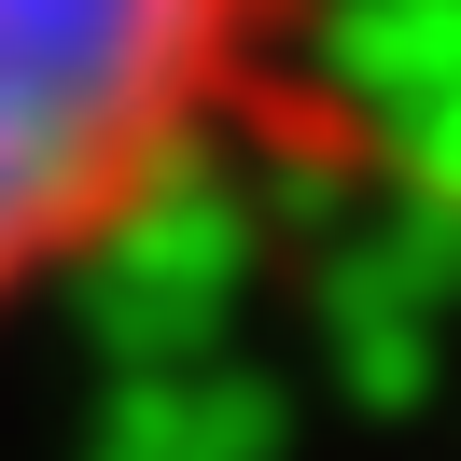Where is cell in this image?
Returning a JSON list of instances; mask_svg holds the SVG:
<instances>
[{
	"instance_id": "obj_1",
	"label": "cell",
	"mask_w": 461,
	"mask_h": 461,
	"mask_svg": "<svg viewBox=\"0 0 461 461\" xmlns=\"http://www.w3.org/2000/svg\"><path fill=\"white\" fill-rule=\"evenodd\" d=\"M336 0H0V321L321 113Z\"/></svg>"
}]
</instances>
